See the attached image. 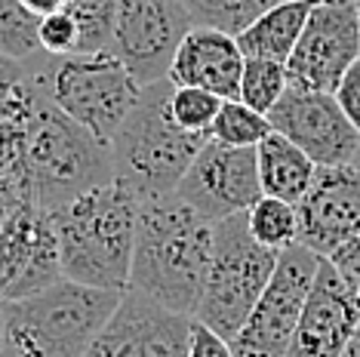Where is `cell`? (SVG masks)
<instances>
[{"mask_svg":"<svg viewBox=\"0 0 360 357\" xmlns=\"http://www.w3.org/2000/svg\"><path fill=\"white\" fill-rule=\"evenodd\" d=\"M351 164H354V167L360 169V145H357V154H354V160H351Z\"/></svg>","mask_w":360,"mask_h":357,"instance_id":"33","label":"cell"},{"mask_svg":"<svg viewBox=\"0 0 360 357\" xmlns=\"http://www.w3.org/2000/svg\"><path fill=\"white\" fill-rule=\"evenodd\" d=\"M311 6L314 0H277L237 34V46L243 50V56H259V59H274L286 65L302 28H305Z\"/></svg>","mask_w":360,"mask_h":357,"instance_id":"19","label":"cell"},{"mask_svg":"<svg viewBox=\"0 0 360 357\" xmlns=\"http://www.w3.org/2000/svg\"><path fill=\"white\" fill-rule=\"evenodd\" d=\"M176 194L210 222L247 213L262 197L256 148H237L207 139L188 164L185 176L179 178Z\"/></svg>","mask_w":360,"mask_h":357,"instance_id":"10","label":"cell"},{"mask_svg":"<svg viewBox=\"0 0 360 357\" xmlns=\"http://www.w3.org/2000/svg\"><path fill=\"white\" fill-rule=\"evenodd\" d=\"M40 50L50 56H71L80 46V25L71 10H56L40 15Z\"/></svg>","mask_w":360,"mask_h":357,"instance_id":"27","label":"cell"},{"mask_svg":"<svg viewBox=\"0 0 360 357\" xmlns=\"http://www.w3.org/2000/svg\"><path fill=\"white\" fill-rule=\"evenodd\" d=\"M50 53L15 62L0 56V136L19 133L44 99H50Z\"/></svg>","mask_w":360,"mask_h":357,"instance_id":"17","label":"cell"},{"mask_svg":"<svg viewBox=\"0 0 360 357\" xmlns=\"http://www.w3.org/2000/svg\"><path fill=\"white\" fill-rule=\"evenodd\" d=\"M188 314H176L148 299L124 293L117 311L93 339L84 357H188Z\"/></svg>","mask_w":360,"mask_h":357,"instance_id":"14","label":"cell"},{"mask_svg":"<svg viewBox=\"0 0 360 357\" xmlns=\"http://www.w3.org/2000/svg\"><path fill=\"white\" fill-rule=\"evenodd\" d=\"M40 15L22 0H0V56L15 62L37 59L40 53Z\"/></svg>","mask_w":360,"mask_h":357,"instance_id":"22","label":"cell"},{"mask_svg":"<svg viewBox=\"0 0 360 357\" xmlns=\"http://www.w3.org/2000/svg\"><path fill=\"white\" fill-rule=\"evenodd\" d=\"M19 157L28 197L46 216L114 178L111 145L96 139L44 99L19 129Z\"/></svg>","mask_w":360,"mask_h":357,"instance_id":"4","label":"cell"},{"mask_svg":"<svg viewBox=\"0 0 360 357\" xmlns=\"http://www.w3.org/2000/svg\"><path fill=\"white\" fill-rule=\"evenodd\" d=\"M120 290L56 278L34 293L0 299V357H84L117 311Z\"/></svg>","mask_w":360,"mask_h":357,"instance_id":"2","label":"cell"},{"mask_svg":"<svg viewBox=\"0 0 360 357\" xmlns=\"http://www.w3.org/2000/svg\"><path fill=\"white\" fill-rule=\"evenodd\" d=\"M243 50L237 46L234 34L216 28H188L179 40L167 77L173 84L200 86L216 93L219 99H237L243 74Z\"/></svg>","mask_w":360,"mask_h":357,"instance_id":"16","label":"cell"},{"mask_svg":"<svg viewBox=\"0 0 360 357\" xmlns=\"http://www.w3.org/2000/svg\"><path fill=\"white\" fill-rule=\"evenodd\" d=\"M342 357H360V320H357V327L351 330V339H348V345H345V351H342Z\"/></svg>","mask_w":360,"mask_h":357,"instance_id":"32","label":"cell"},{"mask_svg":"<svg viewBox=\"0 0 360 357\" xmlns=\"http://www.w3.org/2000/svg\"><path fill=\"white\" fill-rule=\"evenodd\" d=\"M274 133L296 142L317 167L351 164L360 145V133L351 126L333 93L290 84L277 105L268 111Z\"/></svg>","mask_w":360,"mask_h":357,"instance_id":"12","label":"cell"},{"mask_svg":"<svg viewBox=\"0 0 360 357\" xmlns=\"http://www.w3.org/2000/svg\"><path fill=\"white\" fill-rule=\"evenodd\" d=\"M139 200L117 178L50 213L62 278L127 293Z\"/></svg>","mask_w":360,"mask_h":357,"instance_id":"3","label":"cell"},{"mask_svg":"<svg viewBox=\"0 0 360 357\" xmlns=\"http://www.w3.org/2000/svg\"><path fill=\"white\" fill-rule=\"evenodd\" d=\"M357 15H360V0H357Z\"/></svg>","mask_w":360,"mask_h":357,"instance_id":"34","label":"cell"},{"mask_svg":"<svg viewBox=\"0 0 360 357\" xmlns=\"http://www.w3.org/2000/svg\"><path fill=\"white\" fill-rule=\"evenodd\" d=\"M274 4L277 0H182L194 28H216L234 37Z\"/></svg>","mask_w":360,"mask_h":357,"instance_id":"21","label":"cell"},{"mask_svg":"<svg viewBox=\"0 0 360 357\" xmlns=\"http://www.w3.org/2000/svg\"><path fill=\"white\" fill-rule=\"evenodd\" d=\"M299 209V243L330 256L351 238H360V169L354 164L317 167Z\"/></svg>","mask_w":360,"mask_h":357,"instance_id":"15","label":"cell"},{"mask_svg":"<svg viewBox=\"0 0 360 357\" xmlns=\"http://www.w3.org/2000/svg\"><path fill=\"white\" fill-rule=\"evenodd\" d=\"M219 108H222V99L200 86L173 84V89H169V115L185 133L210 136V126L216 120Z\"/></svg>","mask_w":360,"mask_h":357,"instance_id":"25","label":"cell"},{"mask_svg":"<svg viewBox=\"0 0 360 357\" xmlns=\"http://www.w3.org/2000/svg\"><path fill=\"white\" fill-rule=\"evenodd\" d=\"M247 225H250L252 238L262 247L274 249V253L299 243V209L290 200L262 194L256 204L247 209Z\"/></svg>","mask_w":360,"mask_h":357,"instance_id":"20","label":"cell"},{"mask_svg":"<svg viewBox=\"0 0 360 357\" xmlns=\"http://www.w3.org/2000/svg\"><path fill=\"white\" fill-rule=\"evenodd\" d=\"M286 86H290V77H286L283 62L259 59V56H247V59H243L240 89H237V99L243 105L268 115V111L277 105V99L283 96Z\"/></svg>","mask_w":360,"mask_h":357,"instance_id":"24","label":"cell"},{"mask_svg":"<svg viewBox=\"0 0 360 357\" xmlns=\"http://www.w3.org/2000/svg\"><path fill=\"white\" fill-rule=\"evenodd\" d=\"M139 89L142 84L111 50L53 56L50 62L53 105L102 142H111Z\"/></svg>","mask_w":360,"mask_h":357,"instance_id":"7","label":"cell"},{"mask_svg":"<svg viewBox=\"0 0 360 357\" xmlns=\"http://www.w3.org/2000/svg\"><path fill=\"white\" fill-rule=\"evenodd\" d=\"M169 89H173L169 77L142 84L129 115L108 142L114 178L127 185L136 200L176 191L194 154L210 139L200 133H185L176 124L169 115Z\"/></svg>","mask_w":360,"mask_h":357,"instance_id":"5","label":"cell"},{"mask_svg":"<svg viewBox=\"0 0 360 357\" xmlns=\"http://www.w3.org/2000/svg\"><path fill=\"white\" fill-rule=\"evenodd\" d=\"M80 25L77 53H102L111 50L114 37V0H71L68 6Z\"/></svg>","mask_w":360,"mask_h":357,"instance_id":"26","label":"cell"},{"mask_svg":"<svg viewBox=\"0 0 360 357\" xmlns=\"http://www.w3.org/2000/svg\"><path fill=\"white\" fill-rule=\"evenodd\" d=\"M31 13L37 15H46V13H56V10H68L71 0H22Z\"/></svg>","mask_w":360,"mask_h":357,"instance_id":"31","label":"cell"},{"mask_svg":"<svg viewBox=\"0 0 360 357\" xmlns=\"http://www.w3.org/2000/svg\"><path fill=\"white\" fill-rule=\"evenodd\" d=\"M212 225L176 191L139 200L127 293L194 318L212 253Z\"/></svg>","mask_w":360,"mask_h":357,"instance_id":"1","label":"cell"},{"mask_svg":"<svg viewBox=\"0 0 360 357\" xmlns=\"http://www.w3.org/2000/svg\"><path fill=\"white\" fill-rule=\"evenodd\" d=\"M274 265L277 253L250 234L247 213L219 219L212 225V253L194 320L207 323L212 332L231 342L265 283L271 280Z\"/></svg>","mask_w":360,"mask_h":357,"instance_id":"6","label":"cell"},{"mask_svg":"<svg viewBox=\"0 0 360 357\" xmlns=\"http://www.w3.org/2000/svg\"><path fill=\"white\" fill-rule=\"evenodd\" d=\"M360 56L357 0H314L305 28L286 59V77L296 86L333 93L348 65Z\"/></svg>","mask_w":360,"mask_h":357,"instance_id":"9","label":"cell"},{"mask_svg":"<svg viewBox=\"0 0 360 357\" xmlns=\"http://www.w3.org/2000/svg\"><path fill=\"white\" fill-rule=\"evenodd\" d=\"M268 133H271L268 115L243 105L240 99H222V108L210 126V139L237 145V148H256Z\"/></svg>","mask_w":360,"mask_h":357,"instance_id":"23","label":"cell"},{"mask_svg":"<svg viewBox=\"0 0 360 357\" xmlns=\"http://www.w3.org/2000/svg\"><path fill=\"white\" fill-rule=\"evenodd\" d=\"M191 28L182 0H114L111 53L139 84L167 77L173 53Z\"/></svg>","mask_w":360,"mask_h":357,"instance_id":"11","label":"cell"},{"mask_svg":"<svg viewBox=\"0 0 360 357\" xmlns=\"http://www.w3.org/2000/svg\"><path fill=\"white\" fill-rule=\"evenodd\" d=\"M333 96L339 102V108L345 111V117L351 120V126L360 133V56L348 65V71L333 89Z\"/></svg>","mask_w":360,"mask_h":357,"instance_id":"28","label":"cell"},{"mask_svg":"<svg viewBox=\"0 0 360 357\" xmlns=\"http://www.w3.org/2000/svg\"><path fill=\"white\" fill-rule=\"evenodd\" d=\"M326 259H330V262H333L335 268H339L342 274H348V278L360 280V238L345 240L342 247H335Z\"/></svg>","mask_w":360,"mask_h":357,"instance_id":"30","label":"cell"},{"mask_svg":"<svg viewBox=\"0 0 360 357\" xmlns=\"http://www.w3.org/2000/svg\"><path fill=\"white\" fill-rule=\"evenodd\" d=\"M360 320V280L321 256L286 357H342Z\"/></svg>","mask_w":360,"mask_h":357,"instance_id":"13","label":"cell"},{"mask_svg":"<svg viewBox=\"0 0 360 357\" xmlns=\"http://www.w3.org/2000/svg\"><path fill=\"white\" fill-rule=\"evenodd\" d=\"M317 265L321 256L305 243H292L277 253L271 280L231 339L234 357H286Z\"/></svg>","mask_w":360,"mask_h":357,"instance_id":"8","label":"cell"},{"mask_svg":"<svg viewBox=\"0 0 360 357\" xmlns=\"http://www.w3.org/2000/svg\"><path fill=\"white\" fill-rule=\"evenodd\" d=\"M188 357H234L231 342L212 332L207 323L191 320V336H188Z\"/></svg>","mask_w":360,"mask_h":357,"instance_id":"29","label":"cell"},{"mask_svg":"<svg viewBox=\"0 0 360 357\" xmlns=\"http://www.w3.org/2000/svg\"><path fill=\"white\" fill-rule=\"evenodd\" d=\"M256 164H259L262 194L290 200V204H299L305 197L311 178L317 173L314 160L296 142H290L274 129L256 145Z\"/></svg>","mask_w":360,"mask_h":357,"instance_id":"18","label":"cell"}]
</instances>
